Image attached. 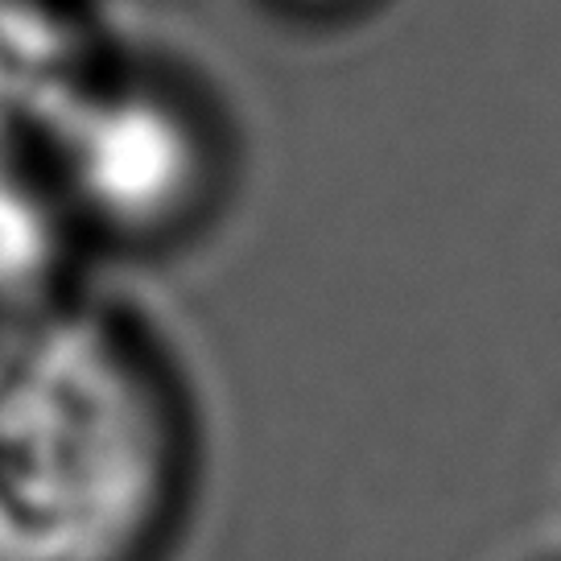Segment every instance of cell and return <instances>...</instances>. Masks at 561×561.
<instances>
[{
    "mask_svg": "<svg viewBox=\"0 0 561 561\" xmlns=\"http://www.w3.org/2000/svg\"><path fill=\"white\" fill-rule=\"evenodd\" d=\"M186 483L178 401L121 322L0 327V561H149Z\"/></svg>",
    "mask_w": 561,
    "mask_h": 561,
    "instance_id": "1",
    "label": "cell"
},
{
    "mask_svg": "<svg viewBox=\"0 0 561 561\" xmlns=\"http://www.w3.org/2000/svg\"><path fill=\"white\" fill-rule=\"evenodd\" d=\"M79 231L161 244L198 224L224 149L203 107L158 75L104 70L37 153Z\"/></svg>",
    "mask_w": 561,
    "mask_h": 561,
    "instance_id": "2",
    "label": "cell"
},
{
    "mask_svg": "<svg viewBox=\"0 0 561 561\" xmlns=\"http://www.w3.org/2000/svg\"><path fill=\"white\" fill-rule=\"evenodd\" d=\"M100 75L67 0H0V158H37Z\"/></svg>",
    "mask_w": 561,
    "mask_h": 561,
    "instance_id": "3",
    "label": "cell"
},
{
    "mask_svg": "<svg viewBox=\"0 0 561 561\" xmlns=\"http://www.w3.org/2000/svg\"><path fill=\"white\" fill-rule=\"evenodd\" d=\"M62 194L37 158H0V327L58 306L75 244Z\"/></svg>",
    "mask_w": 561,
    "mask_h": 561,
    "instance_id": "4",
    "label": "cell"
},
{
    "mask_svg": "<svg viewBox=\"0 0 561 561\" xmlns=\"http://www.w3.org/2000/svg\"><path fill=\"white\" fill-rule=\"evenodd\" d=\"M289 4L310 9V13H334V9H351V4H359V0H289Z\"/></svg>",
    "mask_w": 561,
    "mask_h": 561,
    "instance_id": "5",
    "label": "cell"
}]
</instances>
